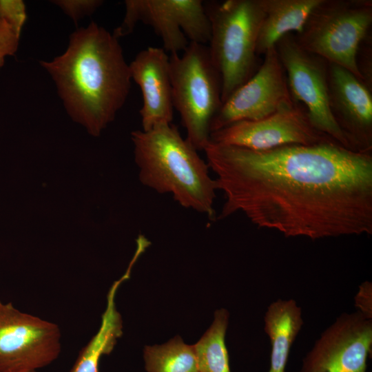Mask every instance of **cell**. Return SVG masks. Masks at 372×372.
I'll return each instance as SVG.
<instances>
[{"instance_id": "1", "label": "cell", "mask_w": 372, "mask_h": 372, "mask_svg": "<svg viewBox=\"0 0 372 372\" xmlns=\"http://www.w3.org/2000/svg\"><path fill=\"white\" fill-rule=\"evenodd\" d=\"M203 151L225 202L260 228L311 240L372 234V155L337 142Z\"/></svg>"}, {"instance_id": "2", "label": "cell", "mask_w": 372, "mask_h": 372, "mask_svg": "<svg viewBox=\"0 0 372 372\" xmlns=\"http://www.w3.org/2000/svg\"><path fill=\"white\" fill-rule=\"evenodd\" d=\"M39 63L68 115L93 136L114 120L131 89L130 65L118 39L94 21L70 35L62 54Z\"/></svg>"}, {"instance_id": "3", "label": "cell", "mask_w": 372, "mask_h": 372, "mask_svg": "<svg viewBox=\"0 0 372 372\" xmlns=\"http://www.w3.org/2000/svg\"><path fill=\"white\" fill-rule=\"evenodd\" d=\"M139 180L159 194H170L182 207L215 218L218 190L209 166L172 123L131 133Z\"/></svg>"}, {"instance_id": "4", "label": "cell", "mask_w": 372, "mask_h": 372, "mask_svg": "<svg viewBox=\"0 0 372 372\" xmlns=\"http://www.w3.org/2000/svg\"><path fill=\"white\" fill-rule=\"evenodd\" d=\"M210 23L208 49L222 80L223 103L257 71L256 45L265 17L260 0L204 3Z\"/></svg>"}, {"instance_id": "5", "label": "cell", "mask_w": 372, "mask_h": 372, "mask_svg": "<svg viewBox=\"0 0 372 372\" xmlns=\"http://www.w3.org/2000/svg\"><path fill=\"white\" fill-rule=\"evenodd\" d=\"M174 108L187 131L186 139L197 150L210 141V125L220 110L222 80L208 46L189 42L182 55H169Z\"/></svg>"}, {"instance_id": "6", "label": "cell", "mask_w": 372, "mask_h": 372, "mask_svg": "<svg viewBox=\"0 0 372 372\" xmlns=\"http://www.w3.org/2000/svg\"><path fill=\"white\" fill-rule=\"evenodd\" d=\"M371 23V0H321L295 38L303 50L349 70L365 83L358 54Z\"/></svg>"}, {"instance_id": "7", "label": "cell", "mask_w": 372, "mask_h": 372, "mask_svg": "<svg viewBox=\"0 0 372 372\" xmlns=\"http://www.w3.org/2000/svg\"><path fill=\"white\" fill-rule=\"evenodd\" d=\"M293 99L304 104L308 117L320 132L353 151L356 147L337 123L330 107L328 62L303 50L291 33L275 45Z\"/></svg>"}, {"instance_id": "8", "label": "cell", "mask_w": 372, "mask_h": 372, "mask_svg": "<svg viewBox=\"0 0 372 372\" xmlns=\"http://www.w3.org/2000/svg\"><path fill=\"white\" fill-rule=\"evenodd\" d=\"M125 12L112 34H130L142 22L153 28L166 52H183L189 42L203 45L210 39V23L200 0H126Z\"/></svg>"}, {"instance_id": "9", "label": "cell", "mask_w": 372, "mask_h": 372, "mask_svg": "<svg viewBox=\"0 0 372 372\" xmlns=\"http://www.w3.org/2000/svg\"><path fill=\"white\" fill-rule=\"evenodd\" d=\"M61 349L56 324L0 301V372L37 371L55 361Z\"/></svg>"}, {"instance_id": "10", "label": "cell", "mask_w": 372, "mask_h": 372, "mask_svg": "<svg viewBox=\"0 0 372 372\" xmlns=\"http://www.w3.org/2000/svg\"><path fill=\"white\" fill-rule=\"evenodd\" d=\"M210 141L253 150L336 142L316 129L304 107L296 101L265 118L238 121L213 132Z\"/></svg>"}, {"instance_id": "11", "label": "cell", "mask_w": 372, "mask_h": 372, "mask_svg": "<svg viewBox=\"0 0 372 372\" xmlns=\"http://www.w3.org/2000/svg\"><path fill=\"white\" fill-rule=\"evenodd\" d=\"M264 56L255 74L222 104L211 121V133L238 121L265 118L295 101L275 46Z\"/></svg>"}, {"instance_id": "12", "label": "cell", "mask_w": 372, "mask_h": 372, "mask_svg": "<svg viewBox=\"0 0 372 372\" xmlns=\"http://www.w3.org/2000/svg\"><path fill=\"white\" fill-rule=\"evenodd\" d=\"M371 352L372 320L358 311L343 313L315 342L299 372H368Z\"/></svg>"}, {"instance_id": "13", "label": "cell", "mask_w": 372, "mask_h": 372, "mask_svg": "<svg viewBox=\"0 0 372 372\" xmlns=\"http://www.w3.org/2000/svg\"><path fill=\"white\" fill-rule=\"evenodd\" d=\"M330 107L340 128L359 152H371L372 96L349 70L328 63Z\"/></svg>"}, {"instance_id": "14", "label": "cell", "mask_w": 372, "mask_h": 372, "mask_svg": "<svg viewBox=\"0 0 372 372\" xmlns=\"http://www.w3.org/2000/svg\"><path fill=\"white\" fill-rule=\"evenodd\" d=\"M132 80L140 87V110L143 131L172 123L174 105L169 72V56L163 48L148 47L129 63Z\"/></svg>"}, {"instance_id": "15", "label": "cell", "mask_w": 372, "mask_h": 372, "mask_svg": "<svg viewBox=\"0 0 372 372\" xmlns=\"http://www.w3.org/2000/svg\"><path fill=\"white\" fill-rule=\"evenodd\" d=\"M302 309L293 299L271 302L264 316V331L271 344L268 372H285L291 348L302 325Z\"/></svg>"}, {"instance_id": "16", "label": "cell", "mask_w": 372, "mask_h": 372, "mask_svg": "<svg viewBox=\"0 0 372 372\" xmlns=\"http://www.w3.org/2000/svg\"><path fill=\"white\" fill-rule=\"evenodd\" d=\"M265 13L259 32L256 54H264L285 35L303 28L321 0H260ZM296 33V34H297Z\"/></svg>"}, {"instance_id": "17", "label": "cell", "mask_w": 372, "mask_h": 372, "mask_svg": "<svg viewBox=\"0 0 372 372\" xmlns=\"http://www.w3.org/2000/svg\"><path fill=\"white\" fill-rule=\"evenodd\" d=\"M132 269L128 267L123 276L111 286L107 295V304L101 316L97 333L84 346L69 372H99L101 358L110 354L117 340L123 335V320L117 311L116 294L120 285L130 276Z\"/></svg>"}, {"instance_id": "18", "label": "cell", "mask_w": 372, "mask_h": 372, "mask_svg": "<svg viewBox=\"0 0 372 372\" xmlns=\"http://www.w3.org/2000/svg\"><path fill=\"white\" fill-rule=\"evenodd\" d=\"M229 312L225 309L215 311L207 331L193 346L199 372H231L225 334Z\"/></svg>"}, {"instance_id": "19", "label": "cell", "mask_w": 372, "mask_h": 372, "mask_svg": "<svg viewBox=\"0 0 372 372\" xmlns=\"http://www.w3.org/2000/svg\"><path fill=\"white\" fill-rule=\"evenodd\" d=\"M143 358L147 372H199L193 346L179 335L161 345L145 346Z\"/></svg>"}, {"instance_id": "20", "label": "cell", "mask_w": 372, "mask_h": 372, "mask_svg": "<svg viewBox=\"0 0 372 372\" xmlns=\"http://www.w3.org/2000/svg\"><path fill=\"white\" fill-rule=\"evenodd\" d=\"M0 16L20 38L27 20L25 3L22 0H0Z\"/></svg>"}, {"instance_id": "21", "label": "cell", "mask_w": 372, "mask_h": 372, "mask_svg": "<svg viewBox=\"0 0 372 372\" xmlns=\"http://www.w3.org/2000/svg\"><path fill=\"white\" fill-rule=\"evenodd\" d=\"M52 3L58 6L76 24L85 16L93 14L103 1L101 0H55Z\"/></svg>"}, {"instance_id": "22", "label": "cell", "mask_w": 372, "mask_h": 372, "mask_svg": "<svg viewBox=\"0 0 372 372\" xmlns=\"http://www.w3.org/2000/svg\"><path fill=\"white\" fill-rule=\"evenodd\" d=\"M20 38L0 16V70L3 66L6 58L17 52Z\"/></svg>"}, {"instance_id": "23", "label": "cell", "mask_w": 372, "mask_h": 372, "mask_svg": "<svg viewBox=\"0 0 372 372\" xmlns=\"http://www.w3.org/2000/svg\"><path fill=\"white\" fill-rule=\"evenodd\" d=\"M354 300L357 311L366 318L372 320V284L371 282L364 281L359 286Z\"/></svg>"}, {"instance_id": "24", "label": "cell", "mask_w": 372, "mask_h": 372, "mask_svg": "<svg viewBox=\"0 0 372 372\" xmlns=\"http://www.w3.org/2000/svg\"><path fill=\"white\" fill-rule=\"evenodd\" d=\"M27 372H37V371H27Z\"/></svg>"}]
</instances>
